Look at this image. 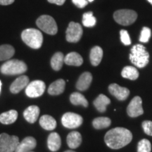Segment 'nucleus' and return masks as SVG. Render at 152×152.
<instances>
[{"label": "nucleus", "mask_w": 152, "mask_h": 152, "mask_svg": "<svg viewBox=\"0 0 152 152\" xmlns=\"http://www.w3.org/2000/svg\"><path fill=\"white\" fill-rule=\"evenodd\" d=\"M132 140V134L124 128H115L106 132L104 141L107 147L113 149H119L125 147Z\"/></svg>", "instance_id": "1"}, {"label": "nucleus", "mask_w": 152, "mask_h": 152, "mask_svg": "<svg viewBox=\"0 0 152 152\" xmlns=\"http://www.w3.org/2000/svg\"><path fill=\"white\" fill-rule=\"evenodd\" d=\"M130 60L138 68H144L149 64V54L142 45H135L131 49Z\"/></svg>", "instance_id": "2"}, {"label": "nucleus", "mask_w": 152, "mask_h": 152, "mask_svg": "<svg viewBox=\"0 0 152 152\" xmlns=\"http://www.w3.org/2000/svg\"><path fill=\"white\" fill-rule=\"evenodd\" d=\"M21 37L28 47L34 49H39L43 42L42 34L35 28H28L22 32Z\"/></svg>", "instance_id": "3"}, {"label": "nucleus", "mask_w": 152, "mask_h": 152, "mask_svg": "<svg viewBox=\"0 0 152 152\" xmlns=\"http://www.w3.org/2000/svg\"><path fill=\"white\" fill-rule=\"evenodd\" d=\"M27 70V65L22 61L17 59L9 60L5 62L0 68L1 73L7 75H20L26 72Z\"/></svg>", "instance_id": "4"}, {"label": "nucleus", "mask_w": 152, "mask_h": 152, "mask_svg": "<svg viewBox=\"0 0 152 152\" xmlns=\"http://www.w3.org/2000/svg\"><path fill=\"white\" fill-rule=\"evenodd\" d=\"M36 24L38 28L49 35H56L58 32L56 23L52 16L48 15H42L37 18Z\"/></svg>", "instance_id": "5"}, {"label": "nucleus", "mask_w": 152, "mask_h": 152, "mask_svg": "<svg viewBox=\"0 0 152 152\" xmlns=\"http://www.w3.org/2000/svg\"><path fill=\"white\" fill-rule=\"evenodd\" d=\"M114 20L122 26H130L135 22L137 18V14L134 11L129 9L118 10L113 14Z\"/></svg>", "instance_id": "6"}, {"label": "nucleus", "mask_w": 152, "mask_h": 152, "mask_svg": "<svg viewBox=\"0 0 152 152\" xmlns=\"http://www.w3.org/2000/svg\"><path fill=\"white\" fill-rule=\"evenodd\" d=\"M19 144V139L7 133L0 134V152H14Z\"/></svg>", "instance_id": "7"}, {"label": "nucleus", "mask_w": 152, "mask_h": 152, "mask_svg": "<svg viewBox=\"0 0 152 152\" xmlns=\"http://www.w3.org/2000/svg\"><path fill=\"white\" fill-rule=\"evenodd\" d=\"M83 118L79 114L67 112L64 113L61 118L62 125L66 128L75 129L83 124Z\"/></svg>", "instance_id": "8"}, {"label": "nucleus", "mask_w": 152, "mask_h": 152, "mask_svg": "<svg viewBox=\"0 0 152 152\" xmlns=\"http://www.w3.org/2000/svg\"><path fill=\"white\" fill-rule=\"evenodd\" d=\"M83 28L77 23L71 22L66 30V40L68 42L76 43L80 41L83 35Z\"/></svg>", "instance_id": "9"}, {"label": "nucleus", "mask_w": 152, "mask_h": 152, "mask_svg": "<svg viewBox=\"0 0 152 152\" xmlns=\"http://www.w3.org/2000/svg\"><path fill=\"white\" fill-rule=\"evenodd\" d=\"M45 83L42 80H35L28 85L26 89V93L30 98H36L42 96L45 92Z\"/></svg>", "instance_id": "10"}, {"label": "nucleus", "mask_w": 152, "mask_h": 152, "mask_svg": "<svg viewBox=\"0 0 152 152\" xmlns=\"http://www.w3.org/2000/svg\"><path fill=\"white\" fill-rule=\"evenodd\" d=\"M127 113L131 118H137L144 113L141 97L137 96L131 100L130 103L127 108Z\"/></svg>", "instance_id": "11"}, {"label": "nucleus", "mask_w": 152, "mask_h": 152, "mask_svg": "<svg viewBox=\"0 0 152 152\" xmlns=\"http://www.w3.org/2000/svg\"><path fill=\"white\" fill-rule=\"evenodd\" d=\"M109 91L111 93V94L115 96L119 101H124L127 99L130 95V90L128 88L121 87L115 83H113V84L109 85Z\"/></svg>", "instance_id": "12"}, {"label": "nucleus", "mask_w": 152, "mask_h": 152, "mask_svg": "<svg viewBox=\"0 0 152 152\" xmlns=\"http://www.w3.org/2000/svg\"><path fill=\"white\" fill-rule=\"evenodd\" d=\"M37 141L33 137H27L19 142L14 152H30L36 147Z\"/></svg>", "instance_id": "13"}, {"label": "nucleus", "mask_w": 152, "mask_h": 152, "mask_svg": "<svg viewBox=\"0 0 152 152\" xmlns=\"http://www.w3.org/2000/svg\"><path fill=\"white\" fill-rule=\"evenodd\" d=\"M29 84V78L26 75H21L13 82L10 86V91L13 94L20 92Z\"/></svg>", "instance_id": "14"}, {"label": "nucleus", "mask_w": 152, "mask_h": 152, "mask_svg": "<svg viewBox=\"0 0 152 152\" xmlns=\"http://www.w3.org/2000/svg\"><path fill=\"white\" fill-rule=\"evenodd\" d=\"M92 81V75L89 72H85L80 76L76 83V88L80 91H85L89 88Z\"/></svg>", "instance_id": "15"}, {"label": "nucleus", "mask_w": 152, "mask_h": 152, "mask_svg": "<svg viewBox=\"0 0 152 152\" xmlns=\"http://www.w3.org/2000/svg\"><path fill=\"white\" fill-rule=\"evenodd\" d=\"M39 108L37 106H30L25 110L23 116L30 123H34L37 121L39 115Z\"/></svg>", "instance_id": "16"}, {"label": "nucleus", "mask_w": 152, "mask_h": 152, "mask_svg": "<svg viewBox=\"0 0 152 152\" xmlns=\"http://www.w3.org/2000/svg\"><path fill=\"white\" fill-rule=\"evenodd\" d=\"M47 145L50 151L53 152L58 151L61 146V140L59 134L56 132H52L47 139Z\"/></svg>", "instance_id": "17"}, {"label": "nucleus", "mask_w": 152, "mask_h": 152, "mask_svg": "<svg viewBox=\"0 0 152 152\" xmlns=\"http://www.w3.org/2000/svg\"><path fill=\"white\" fill-rule=\"evenodd\" d=\"M65 87V80L63 79H58L50 85L48 89V93L50 95H52V96L59 95L64 92Z\"/></svg>", "instance_id": "18"}, {"label": "nucleus", "mask_w": 152, "mask_h": 152, "mask_svg": "<svg viewBox=\"0 0 152 152\" xmlns=\"http://www.w3.org/2000/svg\"><path fill=\"white\" fill-rule=\"evenodd\" d=\"M68 146L71 149H76L82 143L81 134L77 131H73L68 134L66 138Z\"/></svg>", "instance_id": "19"}, {"label": "nucleus", "mask_w": 152, "mask_h": 152, "mask_svg": "<svg viewBox=\"0 0 152 152\" xmlns=\"http://www.w3.org/2000/svg\"><path fill=\"white\" fill-rule=\"evenodd\" d=\"M111 103V100L109 97L106 96V95L101 94L98 96V97L94 99V106H95L96 110L100 113H104L106 111V106Z\"/></svg>", "instance_id": "20"}, {"label": "nucleus", "mask_w": 152, "mask_h": 152, "mask_svg": "<svg viewBox=\"0 0 152 152\" xmlns=\"http://www.w3.org/2000/svg\"><path fill=\"white\" fill-rule=\"evenodd\" d=\"M39 125L46 130H53L56 128V121L54 118L49 115H44L39 119Z\"/></svg>", "instance_id": "21"}, {"label": "nucleus", "mask_w": 152, "mask_h": 152, "mask_svg": "<svg viewBox=\"0 0 152 152\" xmlns=\"http://www.w3.org/2000/svg\"><path fill=\"white\" fill-rule=\"evenodd\" d=\"M64 63L68 66H80L83 64V59L77 53L71 52L64 57Z\"/></svg>", "instance_id": "22"}, {"label": "nucleus", "mask_w": 152, "mask_h": 152, "mask_svg": "<svg viewBox=\"0 0 152 152\" xmlns=\"http://www.w3.org/2000/svg\"><path fill=\"white\" fill-rule=\"evenodd\" d=\"M102 57H103V50L100 47H94L91 49L90 58L92 66H97L102 61Z\"/></svg>", "instance_id": "23"}, {"label": "nucleus", "mask_w": 152, "mask_h": 152, "mask_svg": "<svg viewBox=\"0 0 152 152\" xmlns=\"http://www.w3.org/2000/svg\"><path fill=\"white\" fill-rule=\"evenodd\" d=\"M18 118V112L16 110L4 112L0 115V122L2 124L9 125L14 123Z\"/></svg>", "instance_id": "24"}, {"label": "nucleus", "mask_w": 152, "mask_h": 152, "mask_svg": "<svg viewBox=\"0 0 152 152\" xmlns=\"http://www.w3.org/2000/svg\"><path fill=\"white\" fill-rule=\"evenodd\" d=\"M15 49L9 45H3L0 46V61L9 60L14 55Z\"/></svg>", "instance_id": "25"}, {"label": "nucleus", "mask_w": 152, "mask_h": 152, "mask_svg": "<svg viewBox=\"0 0 152 152\" xmlns=\"http://www.w3.org/2000/svg\"><path fill=\"white\" fill-rule=\"evenodd\" d=\"M121 75L124 78H127L131 80H135L139 77V72L135 67L133 66H125L123 68Z\"/></svg>", "instance_id": "26"}, {"label": "nucleus", "mask_w": 152, "mask_h": 152, "mask_svg": "<svg viewBox=\"0 0 152 152\" xmlns=\"http://www.w3.org/2000/svg\"><path fill=\"white\" fill-rule=\"evenodd\" d=\"M64 63V56L61 52H56L51 59V66L54 71H58L61 69Z\"/></svg>", "instance_id": "27"}, {"label": "nucleus", "mask_w": 152, "mask_h": 152, "mask_svg": "<svg viewBox=\"0 0 152 152\" xmlns=\"http://www.w3.org/2000/svg\"><path fill=\"white\" fill-rule=\"evenodd\" d=\"M111 121L107 117H98L93 120L92 125L96 130L108 128L111 125Z\"/></svg>", "instance_id": "28"}, {"label": "nucleus", "mask_w": 152, "mask_h": 152, "mask_svg": "<svg viewBox=\"0 0 152 152\" xmlns=\"http://www.w3.org/2000/svg\"><path fill=\"white\" fill-rule=\"evenodd\" d=\"M70 101L73 105H82L84 107L88 106V102L83 94L79 92H73L70 96Z\"/></svg>", "instance_id": "29"}, {"label": "nucleus", "mask_w": 152, "mask_h": 152, "mask_svg": "<svg viewBox=\"0 0 152 152\" xmlns=\"http://www.w3.org/2000/svg\"><path fill=\"white\" fill-rule=\"evenodd\" d=\"M96 18L93 16L92 12H87L83 14V23L87 28H92L96 25Z\"/></svg>", "instance_id": "30"}, {"label": "nucleus", "mask_w": 152, "mask_h": 152, "mask_svg": "<svg viewBox=\"0 0 152 152\" xmlns=\"http://www.w3.org/2000/svg\"><path fill=\"white\" fill-rule=\"evenodd\" d=\"M151 144L147 139H143L138 142L137 152H151Z\"/></svg>", "instance_id": "31"}, {"label": "nucleus", "mask_w": 152, "mask_h": 152, "mask_svg": "<svg viewBox=\"0 0 152 152\" xmlns=\"http://www.w3.org/2000/svg\"><path fill=\"white\" fill-rule=\"evenodd\" d=\"M151 30L147 27H144L142 30L140 41L141 42L147 43V42L149 40V38L151 37Z\"/></svg>", "instance_id": "32"}, {"label": "nucleus", "mask_w": 152, "mask_h": 152, "mask_svg": "<svg viewBox=\"0 0 152 152\" xmlns=\"http://www.w3.org/2000/svg\"><path fill=\"white\" fill-rule=\"evenodd\" d=\"M142 126L144 130V132L147 135L152 136V121H144L142 123Z\"/></svg>", "instance_id": "33"}, {"label": "nucleus", "mask_w": 152, "mask_h": 152, "mask_svg": "<svg viewBox=\"0 0 152 152\" xmlns=\"http://www.w3.org/2000/svg\"><path fill=\"white\" fill-rule=\"evenodd\" d=\"M120 34H121V42L125 45H130L131 44V39L130 36H129L128 31L125 30H122L120 32Z\"/></svg>", "instance_id": "34"}, {"label": "nucleus", "mask_w": 152, "mask_h": 152, "mask_svg": "<svg viewBox=\"0 0 152 152\" xmlns=\"http://www.w3.org/2000/svg\"><path fill=\"white\" fill-rule=\"evenodd\" d=\"M74 4L76 7H77L78 8H84L85 7H86L88 4V1L87 0H72Z\"/></svg>", "instance_id": "35"}, {"label": "nucleus", "mask_w": 152, "mask_h": 152, "mask_svg": "<svg viewBox=\"0 0 152 152\" xmlns=\"http://www.w3.org/2000/svg\"><path fill=\"white\" fill-rule=\"evenodd\" d=\"M49 3L54 4L56 5H63L64 3H65L66 0H47Z\"/></svg>", "instance_id": "36"}, {"label": "nucleus", "mask_w": 152, "mask_h": 152, "mask_svg": "<svg viewBox=\"0 0 152 152\" xmlns=\"http://www.w3.org/2000/svg\"><path fill=\"white\" fill-rule=\"evenodd\" d=\"M15 0H0V4L7 6L10 5L14 2Z\"/></svg>", "instance_id": "37"}, {"label": "nucleus", "mask_w": 152, "mask_h": 152, "mask_svg": "<svg viewBox=\"0 0 152 152\" xmlns=\"http://www.w3.org/2000/svg\"><path fill=\"white\" fill-rule=\"evenodd\" d=\"M65 152H75V151H72V150H68V151H66Z\"/></svg>", "instance_id": "38"}, {"label": "nucleus", "mask_w": 152, "mask_h": 152, "mask_svg": "<svg viewBox=\"0 0 152 152\" xmlns=\"http://www.w3.org/2000/svg\"><path fill=\"white\" fill-rule=\"evenodd\" d=\"M147 1H149V2L150 4H151L152 5V0H147Z\"/></svg>", "instance_id": "39"}, {"label": "nucleus", "mask_w": 152, "mask_h": 152, "mask_svg": "<svg viewBox=\"0 0 152 152\" xmlns=\"http://www.w3.org/2000/svg\"><path fill=\"white\" fill-rule=\"evenodd\" d=\"M1 82L0 80V92H1Z\"/></svg>", "instance_id": "40"}, {"label": "nucleus", "mask_w": 152, "mask_h": 152, "mask_svg": "<svg viewBox=\"0 0 152 152\" xmlns=\"http://www.w3.org/2000/svg\"><path fill=\"white\" fill-rule=\"evenodd\" d=\"M88 1H90V2H92V1H94V0H88Z\"/></svg>", "instance_id": "41"}, {"label": "nucleus", "mask_w": 152, "mask_h": 152, "mask_svg": "<svg viewBox=\"0 0 152 152\" xmlns=\"http://www.w3.org/2000/svg\"><path fill=\"white\" fill-rule=\"evenodd\" d=\"M30 152H31V151H30Z\"/></svg>", "instance_id": "42"}]
</instances>
